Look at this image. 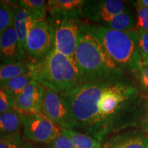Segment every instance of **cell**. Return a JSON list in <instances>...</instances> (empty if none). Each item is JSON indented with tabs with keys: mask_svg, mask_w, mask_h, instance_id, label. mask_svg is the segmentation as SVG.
Wrapping results in <instances>:
<instances>
[{
	"mask_svg": "<svg viewBox=\"0 0 148 148\" xmlns=\"http://www.w3.org/2000/svg\"><path fill=\"white\" fill-rule=\"evenodd\" d=\"M136 24V20L134 14L130 9L128 8L122 13L113 16L99 25L112 30L129 32L135 30Z\"/></svg>",
	"mask_w": 148,
	"mask_h": 148,
	"instance_id": "2e32d148",
	"label": "cell"
},
{
	"mask_svg": "<svg viewBox=\"0 0 148 148\" xmlns=\"http://www.w3.org/2000/svg\"><path fill=\"white\" fill-rule=\"evenodd\" d=\"M136 9L137 12V19L136 24V29L135 30L148 32V8L140 2V1H137Z\"/></svg>",
	"mask_w": 148,
	"mask_h": 148,
	"instance_id": "603a6c76",
	"label": "cell"
},
{
	"mask_svg": "<svg viewBox=\"0 0 148 148\" xmlns=\"http://www.w3.org/2000/svg\"><path fill=\"white\" fill-rule=\"evenodd\" d=\"M140 1L143 5H145V6H147L148 8V0H140Z\"/></svg>",
	"mask_w": 148,
	"mask_h": 148,
	"instance_id": "f1b7e54d",
	"label": "cell"
},
{
	"mask_svg": "<svg viewBox=\"0 0 148 148\" xmlns=\"http://www.w3.org/2000/svg\"><path fill=\"white\" fill-rule=\"evenodd\" d=\"M128 8L120 0H89L85 1L82 12L85 17L99 25Z\"/></svg>",
	"mask_w": 148,
	"mask_h": 148,
	"instance_id": "9c48e42d",
	"label": "cell"
},
{
	"mask_svg": "<svg viewBox=\"0 0 148 148\" xmlns=\"http://www.w3.org/2000/svg\"><path fill=\"white\" fill-rule=\"evenodd\" d=\"M12 8L13 10L14 28L17 35L20 47L27 59L26 53H25V42L29 30L36 19L25 8L18 5L17 1L16 4Z\"/></svg>",
	"mask_w": 148,
	"mask_h": 148,
	"instance_id": "4fadbf2b",
	"label": "cell"
},
{
	"mask_svg": "<svg viewBox=\"0 0 148 148\" xmlns=\"http://www.w3.org/2000/svg\"><path fill=\"white\" fill-rule=\"evenodd\" d=\"M33 79L30 71L10 79L1 86L7 93L14 99L19 95L27 84Z\"/></svg>",
	"mask_w": 148,
	"mask_h": 148,
	"instance_id": "ac0fdd59",
	"label": "cell"
},
{
	"mask_svg": "<svg viewBox=\"0 0 148 148\" xmlns=\"http://www.w3.org/2000/svg\"><path fill=\"white\" fill-rule=\"evenodd\" d=\"M144 97H145V100L146 103V106H147V109H148V95H143Z\"/></svg>",
	"mask_w": 148,
	"mask_h": 148,
	"instance_id": "f546056e",
	"label": "cell"
},
{
	"mask_svg": "<svg viewBox=\"0 0 148 148\" xmlns=\"http://www.w3.org/2000/svg\"><path fill=\"white\" fill-rule=\"evenodd\" d=\"M27 62L20 47L13 24L0 34V64Z\"/></svg>",
	"mask_w": 148,
	"mask_h": 148,
	"instance_id": "8fae6325",
	"label": "cell"
},
{
	"mask_svg": "<svg viewBox=\"0 0 148 148\" xmlns=\"http://www.w3.org/2000/svg\"><path fill=\"white\" fill-rule=\"evenodd\" d=\"M50 148H75V147L71 138L62 128L60 134L50 143Z\"/></svg>",
	"mask_w": 148,
	"mask_h": 148,
	"instance_id": "484cf974",
	"label": "cell"
},
{
	"mask_svg": "<svg viewBox=\"0 0 148 148\" xmlns=\"http://www.w3.org/2000/svg\"><path fill=\"white\" fill-rule=\"evenodd\" d=\"M55 47V29L46 19L36 20L27 35L25 53L28 63L44 58Z\"/></svg>",
	"mask_w": 148,
	"mask_h": 148,
	"instance_id": "5b68a950",
	"label": "cell"
},
{
	"mask_svg": "<svg viewBox=\"0 0 148 148\" xmlns=\"http://www.w3.org/2000/svg\"><path fill=\"white\" fill-rule=\"evenodd\" d=\"M40 114L61 128L70 129L69 111L60 93L44 87Z\"/></svg>",
	"mask_w": 148,
	"mask_h": 148,
	"instance_id": "ba28073f",
	"label": "cell"
},
{
	"mask_svg": "<svg viewBox=\"0 0 148 148\" xmlns=\"http://www.w3.org/2000/svg\"><path fill=\"white\" fill-rule=\"evenodd\" d=\"M74 60L78 70L79 85L117 79L125 74L87 29L86 23L81 27Z\"/></svg>",
	"mask_w": 148,
	"mask_h": 148,
	"instance_id": "7a4b0ae2",
	"label": "cell"
},
{
	"mask_svg": "<svg viewBox=\"0 0 148 148\" xmlns=\"http://www.w3.org/2000/svg\"><path fill=\"white\" fill-rule=\"evenodd\" d=\"M62 130L71 138L75 148H103L99 140L89 135L71 129L62 128Z\"/></svg>",
	"mask_w": 148,
	"mask_h": 148,
	"instance_id": "d6986e66",
	"label": "cell"
},
{
	"mask_svg": "<svg viewBox=\"0 0 148 148\" xmlns=\"http://www.w3.org/2000/svg\"><path fill=\"white\" fill-rule=\"evenodd\" d=\"M140 125L143 130L148 134V109H147L145 114L140 119Z\"/></svg>",
	"mask_w": 148,
	"mask_h": 148,
	"instance_id": "83f0119b",
	"label": "cell"
},
{
	"mask_svg": "<svg viewBox=\"0 0 148 148\" xmlns=\"http://www.w3.org/2000/svg\"><path fill=\"white\" fill-rule=\"evenodd\" d=\"M0 148H34L22 139L20 135L12 137L0 138Z\"/></svg>",
	"mask_w": 148,
	"mask_h": 148,
	"instance_id": "cb8c5ba5",
	"label": "cell"
},
{
	"mask_svg": "<svg viewBox=\"0 0 148 148\" xmlns=\"http://www.w3.org/2000/svg\"><path fill=\"white\" fill-rule=\"evenodd\" d=\"M13 24V10L4 1H0V34Z\"/></svg>",
	"mask_w": 148,
	"mask_h": 148,
	"instance_id": "7402d4cb",
	"label": "cell"
},
{
	"mask_svg": "<svg viewBox=\"0 0 148 148\" xmlns=\"http://www.w3.org/2000/svg\"><path fill=\"white\" fill-rule=\"evenodd\" d=\"M23 136L29 141L50 143L60 134L62 128L42 114L21 113Z\"/></svg>",
	"mask_w": 148,
	"mask_h": 148,
	"instance_id": "8992f818",
	"label": "cell"
},
{
	"mask_svg": "<svg viewBox=\"0 0 148 148\" xmlns=\"http://www.w3.org/2000/svg\"><path fill=\"white\" fill-rule=\"evenodd\" d=\"M44 86L32 79L14 101L13 109L18 112L40 114Z\"/></svg>",
	"mask_w": 148,
	"mask_h": 148,
	"instance_id": "30bf717a",
	"label": "cell"
},
{
	"mask_svg": "<svg viewBox=\"0 0 148 148\" xmlns=\"http://www.w3.org/2000/svg\"><path fill=\"white\" fill-rule=\"evenodd\" d=\"M103 148H148V137L140 134H127L108 140Z\"/></svg>",
	"mask_w": 148,
	"mask_h": 148,
	"instance_id": "9a60e30c",
	"label": "cell"
},
{
	"mask_svg": "<svg viewBox=\"0 0 148 148\" xmlns=\"http://www.w3.org/2000/svg\"><path fill=\"white\" fill-rule=\"evenodd\" d=\"M60 94L69 109L70 129L100 142L112 130L140 121L147 110L143 94L125 75Z\"/></svg>",
	"mask_w": 148,
	"mask_h": 148,
	"instance_id": "6da1fadb",
	"label": "cell"
},
{
	"mask_svg": "<svg viewBox=\"0 0 148 148\" xmlns=\"http://www.w3.org/2000/svg\"><path fill=\"white\" fill-rule=\"evenodd\" d=\"M82 17L69 16L50 21L55 29V48L59 53L74 58Z\"/></svg>",
	"mask_w": 148,
	"mask_h": 148,
	"instance_id": "52a82bcc",
	"label": "cell"
},
{
	"mask_svg": "<svg viewBox=\"0 0 148 148\" xmlns=\"http://www.w3.org/2000/svg\"><path fill=\"white\" fill-rule=\"evenodd\" d=\"M86 27L99 40L114 63L125 73H134L138 69L142 60L136 30L121 32L88 23H86Z\"/></svg>",
	"mask_w": 148,
	"mask_h": 148,
	"instance_id": "277c9868",
	"label": "cell"
},
{
	"mask_svg": "<svg viewBox=\"0 0 148 148\" xmlns=\"http://www.w3.org/2000/svg\"><path fill=\"white\" fill-rule=\"evenodd\" d=\"M17 4L25 8L36 20L45 19L47 1L45 0H20L17 1Z\"/></svg>",
	"mask_w": 148,
	"mask_h": 148,
	"instance_id": "ffe728a7",
	"label": "cell"
},
{
	"mask_svg": "<svg viewBox=\"0 0 148 148\" xmlns=\"http://www.w3.org/2000/svg\"><path fill=\"white\" fill-rule=\"evenodd\" d=\"M134 73L140 92L143 95H148V60L142 61L138 69Z\"/></svg>",
	"mask_w": 148,
	"mask_h": 148,
	"instance_id": "44dd1931",
	"label": "cell"
},
{
	"mask_svg": "<svg viewBox=\"0 0 148 148\" xmlns=\"http://www.w3.org/2000/svg\"><path fill=\"white\" fill-rule=\"evenodd\" d=\"M84 2V0H49L47 12L50 15L49 21L69 16L82 17Z\"/></svg>",
	"mask_w": 148,
	"mask_h": 148,
	"instance_id": "7c38bea8",
	"label": "cell"
},
{
	"mask_svg": "<svg viewBox=\"0 0 148 148\" xmlns=\"http://www.w3.org/2000/svg\"><path fill=\"white\" fill-rule=\"evenodd\" d=\"M29 71L28 63L25 62L0 64V87L10 79Z\"/></svg>",
	"mask_w": 148,
	"mask_h": 148,
	"instance_id": "e0dca14e",
	"label": "cell"
},
{
	"mask_svg": "<svg viewBox=\"0 0 148 148\" xmlns=\"http://www.w3.org/2000/svg\"><path fill=\"white\" fill-rule=\"evenodd\" d=\"M33 79L44 87L62 93L79 85V73L73 58L53 48L45 58L28 63Z\"/></svg>",
	"mask_w": 148,
	"mask_h": 148,
	"instance_id": "3957f363",
	"label": "cell"
},
{
	"mask_svg": "<svg viewBox=\"0 0 148 148\" xmlns=\"http://www.w3.org/2000/svg\"><path fill=\"white\" fill-rule=\"evenodd\" d=\"M14 99L0 87V113L13 109Z\"/></svg>",
	"mask_w": 148,
	"mask_h": 148,
	"instance_id": "4316f807",
	"label": "cell"
},
{
	"mask_svg": "<svg viewBox=\"0 0 148 148\" xmlns=\"http://www.w3.org/2000/svg\"><path fill=\"white\" fill-rule=\"evenodd\" d=\"M138 51L142 61L148 60V32L137 30Z\"/></svg>",
	"mask_w": 148,
	"mask_h": 148,
	"instance_id": "d4e9b609",
	"label": "cell"
},
{
	"mask_svg": "<svg viewBox=\"0 0 148 148\" xmlns=\"http://www.w3.org/2000/svg\"><path fill=\"white\" fill-rule=\"evenodd\" d=\"M22 128L21 112L11 109L0 113V138L20 135Z\"/></svg>",
	"mask_w": 148,
	"mask_h": 148,
	"instance_id": "5bb4252c",
	"label": "cell"
}]
</instances>
